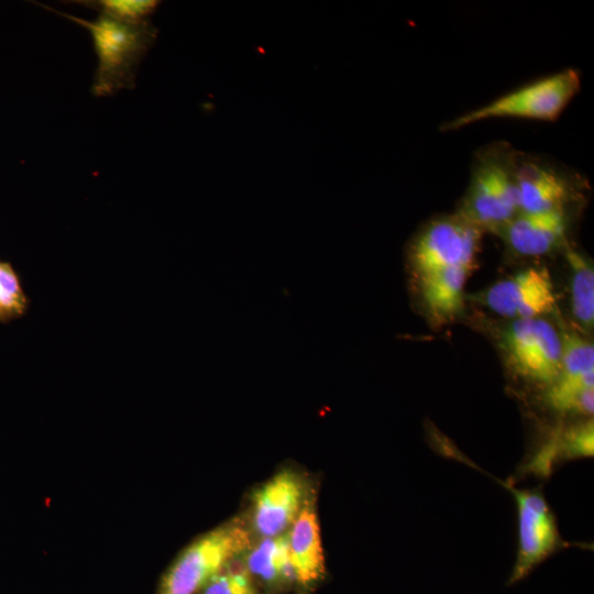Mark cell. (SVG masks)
Returning a JSON list of instances; mask_svg holds the SVG:
<instances>
[{"mask_svg":"<svg viewBox=\"0 0 594 594\" xmlns=\"http://www.w3.org/2000/svg\"><path fill=\"white\" fill-rule=\"evenodd\" d=\"M82 3L97 9L100 14L130 24H140L148 21V16L160 4L155 0H100L85 1Z\"/></svg>","mask_w":594,"mask_h":594,"instance_id":"18","label":"cell"},{"mask_svg":"<svg viewBox=\"0 0 594 594\" xmlns=\"http://www.w3.org/2000/svg\"><path fill=\"white\" fill-rule=\"evenodd\" d=\"M59 14L86 28L92 37L98 57L91 88L95 96H111L135 86L138 67L157 33L150 21L130 24L105 14L92 21Z\"/></svg>","mask_w":594,"mask_h":594,"instance_id":"2","label":"cell"},{"mask_svg":"<svg viewBox=\"0 0 594 594\" xmlns=\"http://www.w3.org/2000/svg\"><path fill=\"white\" fill-rule=\"evenodd\" d=\"M289 561L295 581L309 585L319 580L324 571L317 514L311 504H304L287 535Z\"/></svg>","mask_w":594,"mask_h":594,"instance_id":"12","label":"cell"},{"mask_svg":"<svg viewBox=\"0 0 594 594\" xmlns=\"http://www.w3.org/2000/svg\"><path fill=\"white\" fill-rule=\"evenodd\" d=\"M235 559V558H234ZM232 559L201 588V594H256L245 563Z\"/></svg>","mask_w":594,"mask_h":594,"instance_id":"20","label":"cell"},{"mask_svg":"<svg viewBox=\"0 0 594 594\" xmlns=\"http://www.w3.org/2000/svg\"><path fill=\"white\" fill-rule=\"evenodd\" d=\"M483 233L458 212L430 221L415 237L409 249L417 280L453 267L473 270Z\"/></svg>","mask_w":594,"mask_h":594,"instance_id":"5","label":"cell"},{"mask_svg":"<svg viewBox=\"0 0 594 594\" xmlns=\"http://www.w3.org/2000/svg\"><path fill=\"white\" fill-rule=\"evenodd\" d=\"M519 154L504 141L481 147L474 156L470 184L457 212L483 231L494 233L519 213Z\"/></svg>","mask_w":594,"mask_h":594,"instance_id":"1","label":"cell"},{"mask_svg":"<svg viewBox=\"0 0 594 594\" xmlns=\"http://www.w3.org/2000/svg\"><path fill=\"white\" fill-rule=\"evenodd\" d=\"M580 175L537 156L519 154L517 194L519 212L568 209L581 188Z\"/></svg>","mask_w":594,"mask_h":594,"instance_id":"9","label":"cell"},{"mask_svg":"<svg viewBox=\"0 0 594 594\" xmlns=\"http://www.w3.org/2000/svg\"><path fill=\"white\" fill-rule=\"evenodd\" d=\"M28 300L21 282L10 266L0 262V321H9L24 314Z\"/></svg>","mask_w":594,"mask_h":594,"instance_id":"19","label":"cell"},{"mask_svg":"<svg viewBox=\"0 0 594 594\" xmlns=\"http://www.w3.org/2000/svg\"><path fill=\"white\" fill-rule=\"evenodd\" d=\"M571 270V310L576 322L591 329L594 322V270L591 262L571 246L565 248Z\"/></svg>","mask_w":594,"mask_h":594,"instance_id":"15","label":"cell"},{"mask_svg":"<svg viewBox=\"0 0 594 594\" xmlns=\"http://www.w3.org/2000/svg\"><path fill=\"white\" fill-rule=\"evenodd\" d=\"M568 209L517 213L497 234L521 256H541L566 242Z\"/></svg>","mask_w":594,"mask_h":594,"instance_id":"11","label":"cell"},{"mask_svg":"<svg viewBox=\"0 0 594 594\" xmlns=\"http://www.w3.org/2000/svg\"><path fill=\"white\" fill-rule=\"evenodd\" d=\"M501 340L506 361L516 375L544 388L558 378L561 337L549 321L514 320L503 330Z\"/></svg>","mask_w":594,"mask_h":594,"instance_id":"6","label":"cell"},{"mask_svg":"<svg viewBox=\"0 0 594 594\" xmlns=\"http://www.w3.org/2000/svg\"><path fill=\"white\" fill-rule=\"evenodd\" d=\"M245 566L265 582L295 580L289 561L287 536L267 537L246 556Z\"/></svg>","mask_w":594,"mask_h":594,"instance_id":"14","label":"cell"},{"mask_svg":"<svg viewBox=\"0 0 594 594\" xmlns=\"http://www.w3.org/2000/svg\"><path fill=\"white\" fill-rule=\"evenodd\" d=\"M544 402L560 414L592 416L594 373L575 380H556L546 387Z\"/></svg>","mask_w":594,"mask_h":594,"instance_id":"16","label":"cell"},{"mask_svg":"<svg viewBox=\"0 0 594 594\" xmlns=\"http://www.w3.org/2000/svg\"><path fill=\"white\" fill-rule=\"evenodd\" d=\"M475 298L495 314L514 320L541 318L557 305L551 276L544 267L520 271L494 283Z\"/></svg>","mask_w":594,"mask_h":594,"instance_id":"8","label":"cell"},{"mask_svg":"<svg viewBox=\"0 0 594 594\" xmlns=\"http://www.w3.org/2000/svg\"><path fill=\"white\" fill-rule=\"evenodd\" d=\"M561 369L557 380H575L594 373V346L575 331L562 330Z\"/></svg>","mask_w":594,"mask_h":594,"instance_id":"17","label":"cell"},{"mask_svg":"<svg viewBox=\"0 0 594 594\" xmlns=\"http://www.w3.org/2000/svg\"><path fill=\"white\" fill-rule=\"evenodd\" d=\"M305 484L297 473L285 470L265 482L252 498L254 530L264 538L280 536L304 506Z\"/></svg>","mask_w":594,"mask_h":594,"instance_id":"10","label":"cell"},{"mask_svg":"<svg viewBox=\"0 0 594 594\" xmlns=\"http://www.w3.org/2000/svg\"><path fill=\"white\" fill-rule=\"evenodd\" d=\"M471 271L453 267L418 279L424 305L433 322H448L462 311L464 286Z\"/></svg>","mask_w":594,"mask_h":594,"instance_id":"13","label":"cell"},{"mask_svg":"<svg viewBox=\"0 0 594 594\" xmlns=\"http://www.w3.org/2000/svg\"><path fill=\"white\" fill-rule=\"evenodd\" d=\"M501 484L515 497L518 518V552L510 582L526 576L537 564L563 546L554 515L541 493Z\"/></svg>","mask_w":594,"mask_h":594,"instance_id":"7","label":"cell"},{"mask_svg":"<svg viewBox=\"0 0 594 594\" xmlns=\"http://www.w3.org/2000/svg\"><path fill=\"white\" fill-rule=\"evenodd\" d=\"M237 521L220 526L187 547L163 579L161 594H195L249 547Z\"/></svg>","mask_w":594,"mask_h":594,"instance_id":"4","label":"cell"},{"mask_svg":"<svg viewBox=\"0 0 594 594\" xmlns=\"http://www.w3.org/2000/svg\"><path fill=\"white\" fill-rule=\"evenodd\" d=\"M580 87V73L574 68H566L465 112L443 124L441 130H458L495 118L554 121L575 97Z\"/></svg>","mask_w":594,"mask_h":594,"instance_id":"3","label":"cell"}]
</instances>
